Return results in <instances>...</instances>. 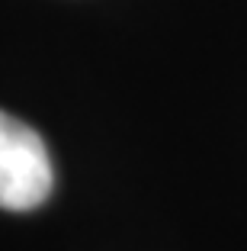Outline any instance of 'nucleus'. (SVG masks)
Instances as JSON below:
<instances>
[{"mask_svg": "<svg viewBox=\"0 0 247 251\" xmlns=\"http://www.w3.org/2000/svg\"><path fill=\"white\" fill-rule=\"evenodd\" d=\"M55 174L42 135L0 110V209L26 213L45 203Z\"/></svg>", "mask_w": 247, "mask_h": 251, "instance_id": "obj_1", "label": "nucleus"}]
</instances>
